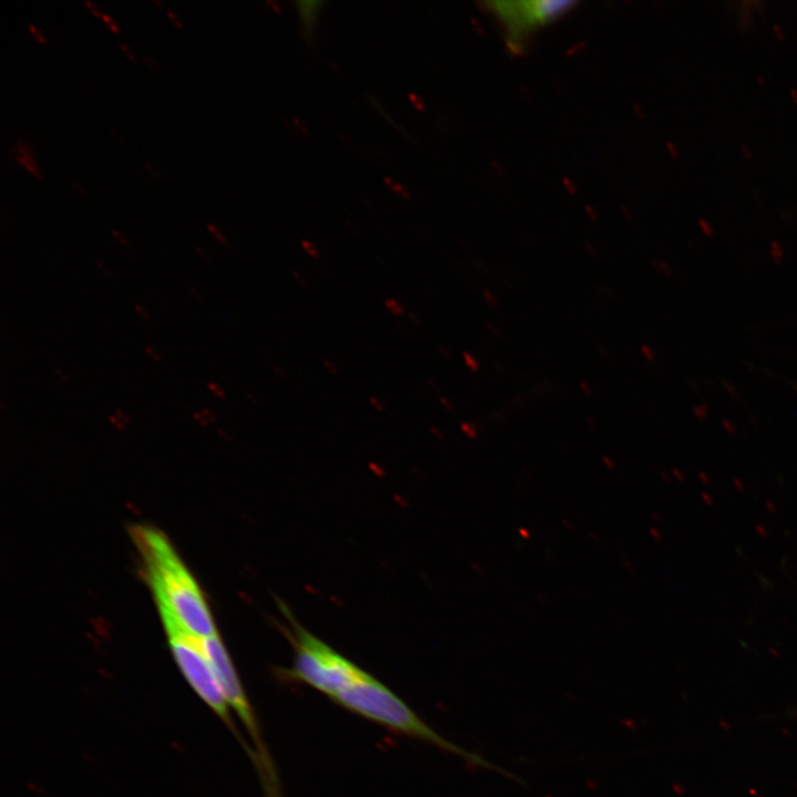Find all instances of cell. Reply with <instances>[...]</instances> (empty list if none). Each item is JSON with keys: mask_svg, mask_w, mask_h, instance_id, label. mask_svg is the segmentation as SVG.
<instances>
[{"mask_svg": "<svg viewBox=\"0 0 797 797\" xmlns=\"http://www.w3.org/2000/svg\"><path fill=\"white\" fill-rule=\"evenodd\" d=\"M132 535L163 624L177 627L197 638L216 634L213 618L198 584L166 536L143 525L133 527Z\"/></svg>", "mask_w": 797, "mask_h": 797, "instance_id": "6da1fadb", "label": "cell"}, {"mask_svg": "<svg viewBox=\"0 0 797 797\" xmlns=\"http://www.w3.org/2000/svg\"><path fill=\"white\" fill-rule=\"evenodd\" d=\"M332 701L393 731L428 742L477 766L487 767L491 770L496 769L503 775L513 777V775L497 768L480 756L467 752L442 737L423 722L393 691L366 672Z\"/></svg>", "mask_w": 797, "mask_h": 797, "instance_id": "7a4b0ae2", "label": "cell"}, {"mask_svg": "<svg viewBox=\"0 0 797 797\" xmlns=\"http://www.w3.org/2000/svg\"><path fill=\"white\" fill-rule=\"evenodd\" d=\"M294 645L293 666L286 674L331 700L349 689L365 672L299 627L296 628Z\"/></svg>", "mask_w": 797, "mask_h": 797, "instance_id": "3957f363", "label": "cell"}, {"mask_svg": "<svg viewBox=\"0 0 797 797\" xmlns=\"http://www.w3.org/2000/svg\"><path fill=\"white\" fill-rule=\"evenodd\" d=\"M170 650L187 682L200 698L230 727L228 703L201 646V639L174 625H164Z\"/></svg>", "mask_w": 797, "mask_h": 797, "instance_id": "277c9868", "label": "cell"}, {"mask_svg": "<svg viewBox=\"0 0 797 797\" xmlns=\"http://www.w3.org/2000/svg\"><path fill=\"white\" fill-rule=\"evenodd\" d=\"M486 7L501 22L508 37V43L515 50L536 28L548 24L569 10L577 2L558 0L532 1H491Z\"/></svg>", "mask_w": 797, "mask_h": 797, "instance_id": "5b68a950", "label": "cell"}, {"mask_svg": "<svg viewBox=\"0 0 797 797\" xmlns=\"http://www.w3.org/2000/svg\"><path fill=\"white\" fill-rule=\"evenodd\" d=\"M201 646L222 690L229 706L238 714L260 753L265 746L260 739L256 718L246 697L229 655L218 634L201 639Z\"/></svg>", "mask_w": 797, "mask_h": 797, "instance_id": "8992f818", "label": "cell"}, {"mask_svg": "<svg viewBox=\"0 0 797 797\" xmlns=\"http://www.w3.org/2000/svg\"><path fill=\"white\" fill-rule=\"evenodd\" d=\"M9 153L10 157L14 158L18 164L28 169L37 178L41 179V174L34 164L33 152L25 142L20 139L15 145L10 147Z\"/></svg>", "mask_w": 797, "mask_h": 797, "instance_id": "52a82bcc", "label": "cell"}, {"mask_svg": "<svg viewBox=\"0 0 797 797\" xmlns=\"http://www.w3.org/2000/svg\"><path fill=\"white\" fill-rule=\"evenodd\" d=\"M192 417L196 423L204 427L216 423L218 420L217 414L210 407H200L198 411L192 413Z\"/></svg>", "mask_w": 797, "mask_h": 797, "instance_id": "ba28073f", "label": "cell"}, {"mask_svg": "<svg viewBox=\"0 0 797 797\" xmlns=\"http://www.w3.org/2000/svg\"><path fill=\"white\" fill-rule=\"evenodd\" d=\"M384 308L395 317H402L406 310L403 303L393 298H387L383 301Z\"/></svg>", "mask_w": 797, "mask_h": 797, "instance_id": "9c48e42d", "label": "cell"}, {"mask_svg": "<svg viewBox=\"0 0 797 797\" xmlns=\"http://www.w3.org/2000/svg\"><path fill=\"white\" fill-rule=\"evenodd\" d=\"M207 230L211 236L215 237V239L221 244L225 248L230 249L231 244L227 239V237L224 235V232L220 230L218 226H216L214 222H207L206 225Z\"/></svg>", "mask_w": 797, "mask_h": 797, "instance_id": "30bf717a", "label": "cell"}, {"mask_svg": "<svg viewBox=\"0 0 797 797\" xmlns=\"http://www.w3.org/2000/svg\"><path fill=\"white\" fill-rule=\"evenodd\" d=\"M207 390L219 400H224L227 397L226 390L215 381L207 382Z\"/></svg>", "mask_w": 797, "mask_h": 797, "instance_id": "8fae6325", "label": "cell"}, {"mask_svg": "<svg viewBox=\"0 0 797 797\" xmlns=\"http://www.w3.org/2000/svg\"><path fill=\"white\" fill-rule=\"evenodd\" d=\"M301 246L310 257L318 258L320 256L318 247L312 241L303 239Z\"/></svg>", "mask_w": 797, "mask_h": 797, "instance_id": "7c38bea8", "label": "cell"}, {"mask_svg": "<svg viewBox=\"0 0 797 797\" xmlns=\"http://www.w3.org/2000/svg\"><path fill=\"white\" fill-rule=\"evenodd\" d=\"M144 352H145V354H147L155 363H161V362H162V354H161V352H159L156 348H154L153 345L146 344V345L144 346Z\"/></svg>", "mask_w": 797, "mask_h": 797, "instance_id": "4fadbf2b", "label": "cell"}, {"mask_svg": "<svg viewBox=\"0 0 797 797\" xmlns=\"http://www.w3.org/2000/svg\"><path fill=\"white\" fill-rule=\"evenodd\" d=\"M133 309L144 321H152L153 317L151 312L143 304L134 303Z\"/></svg>", "mask_w": 797, "mask_h": 797, "instance_id": "5bb4252c", "label": "cell"}, {"mask_svg": "<svg viewBox=\"0 0 797 797\" xmlns=\"http://www.w3.org/2000/svg\"><path fill=\"white\" fill-rule=\"evenodd\" d=\"M114 415L122 420L126 425H130L133 421V415L128 411L118 406L114 408Z\"/></svg>", "mask_w": 797, "mask_h": 797, "instance_id": "9a60e30c", "label": "cell"}, {"mask_svg": "<svg viewBox=\"0 0 797 797\" xmlns=\"http://www.w3.org/2000/svg\"><path fill=\"white\" fill-rule=\"evenodd\" d=\"M693 413L697 418H705L708 415V404L706 402L700 403L694 406Z\"/></svg>", "mask_w": 797, "mask_h": 797, "instance_id": "2e32d148", "label": "cell"}, {"mask_svg": "<svg viewBox=\"0 0 797 797\" xmlns=\"http://www.w3.org/2000/svg\"><path fill=\"white\" fill-rule=\"evenodd\" d=\"M28 30L31 32V34L34 37V39L40 43H46V39L44 34L39 30L37 27H34L32 23H27Z\"/></svg>", "mask_w": 797, "mask_h": 797, "instance_id": "e0dca14e", "label": "cell"}, {"mask_svg": "<svg viewBox=\"0 0 797 797\" xmlns=\"http://www.w3.org/2000/svg\"><path fill=\"white\" fill-rule=\"evenodd\" d=\"M322 365H323L324 369H325L327 371H329L331 374H338V373L340 372V366L338 365V363H335V362H334L333 360H331V359H323V360H322Z\"/></svg>", "mask_w": 797, "mask_h": 797, "instance_id": "ac0fdd59", "label": "cell"}, {"mask_svg": "<svg viewBox=\"0 0 797 797\" xmlns=\"http://www.w3.org/2000/svg\"><path fill=\"white\" fill-rule=\"evenodd\" d=\"M369 402L372 405V407L377 412H384L386 410V405L384 401L376 396H370Z\"/></svg>", "mask_w": 797, "mask_h": 797, "instance_id": "d6986e66", "label": "cell"}, {"mask_svg": "<svg viewBox=\"0 0 797 797\" xmlns=\"http://www.w3.org/2000/svg\"><path fill=\"white\" fill-rule=\"evenodd\" d=\"M107 420H108V422L112 423V424L115 426V428L118 429V431H124V429L126 428V426H127L122 420H120V418H118L116 415H114V414H110V415L107 416Z\"/></svg>", "mask_w": 797, "mask_h": 797, "instance_id": "ffe728a7", "label": "cell"}, {"mask_svg": "<svg viewBox=\"0 0 797 797\" xmlns=\"http://www.w3.org/2000/svg\"><path fill=\"white\" fill-rule=\"evenodd\" d=\"M292 277L297 283H299L301 287H308L309 281L308 278L300 271L294 270L292 272Z\"/></svg>", "mask_w": 797, "mask_h": 797, "instance_id": "44dd1931", "label": "cell"}, {"mask_svg": "<svg viewBox=\"0 0 797 797\" xmlns=\"http://www.w3.org/2000/svg\"><path fill=\"white\" fill-rule=\"evenodd\" d=\"M112 236L118 241L122 247H128V240L126 237L116 229H111Z\"/></svg>", "mask_w": 797, "mask_h": 797, "instance_id": "7402d4cb", "label": "cell"}, {"mask_svg": "<svg viewBox=\"0 0 797 797\" xmlns=\"http://www.w3.org/2000/svg\"><path fill=\"white\" fill-rule=\"evenodd\" d=\"M463 356H464V361H465L466 365H467L472 371H476V370L478 369V363L476 362V360H475L469 353L464 352V355H463Z\"/></svg>", "mask_w": 797, "mask_h": 797, "instance_id": "603a6c76", "label": "cell"}, {"mask_svg": "<svg viewBox=\"0 0 797 797\" xmlns=\"http://www.w3.org/2000/svg\"><path fill=\"white\" fill-rule=\"evenodd\" d=\"M117 44H118L120 49L122 50V52L125 54V56H126L128 60H131V61H135V60H136L135 54L133 53V51H132L125 43L118 41Z\"/></svg>", "mask_w": 797, "mask_h": 797, "instance_id": "cb8c5ba5", "label": "cell"}, {"mask_svg": "<svg viewBox=\"0 0 797 797\" xmlns=\"http://www.w3.org/2000/svg\"><path fill=\"white\" fill-rule=\"evenodd\" d=\"M722 385L729 395L735 397L738 396L736 387L728 380H723Z\"/></svg>", "mask_w": 797, "mask_h": 797, "instance_id": "d4e9b609", "label": "cell"}, {"mask_svg": "<svg viewBox=\"0 0 797 797\" xmlns=\"http://www.w3.org/2000/svg\"><path fill=\"white\" fill-rule=\"evenodd\" d=\"M53 373H54L55 376L59 377V381H61V382H63V383H69V382H70V375H69L65 371H63L62 369H60V368H54Z\"/></svg>", "mask_w": 797, "mask_h": 797, "instance_id": "484cf974", "label": "cell"}, {"mask_svg": "<svg viewBox=\"0 0 797 797\" xmlns=\"http://www.w3.org/2000/svg\"><path fill=\"white\" fill-rule=\"evenodd\" d=\"M84 4L86 6V8L89 9V11H90L94 17L101 18L102 12H100V9L97 8V6H96L95 3H93V2H91V1H89V0H84Z\"/></svg>", "mask_w": 797, "mask_h": 797, "instance_id": "4316f807", "label": "cell"}, {"mask_svg": "<svg viewBox=\"0 0 797 797\" xmlns=\"http://www.w3.org/2000/svg\"><path fill=\"white\" fill-rule=\"evenodd\" d=\"M188 290H189L190 294H192L193 297H195V299H196L197 301H200V302H201V301L205 299L203 292H201L195 284H190V286L188 287Z\"/></svg>", "mask_w": 797, "mask_h": 797, "instance_id": "83f0119b", "label": "cell"}, {"mask_svg": "<svg viewBox=\"0 0 797 797\" xmlns=\"http://www.w3.org/2000/svg\"><path fill=\"white\" fill-rule=\"evenodd\" d=\"M143 61L152 70L157 71V72L161 71V66L156 63V61L153 58L143 55Z\"/></svg>", "mask_w": 797, "mask_h": 797, "instance_id": "f1b7e54d", "label": "cell"}, {"mask_svg": "<svg viewBox=\"0 0 797 797\" xmlns=\"http://www.w3.org/2000/svg\"><path fill=\"white\" fill-rule=\"evenodd\" d=\"M166 14L169 17V19L172 20V22L174 23V25H175L177 29H183V23H182V21L179 20L178 15H176V14H175L172 10H169V9L166 10Z\"/></svg>", "mask_w": 797, "mask_h": 797, "instance_id": "f546056e", "label": "cell"}, {"mask_svg": "<svg viewBox=\"0 0 797 797\" xmlns=\"http://www.w3.org/2000/svg\"><path fill=\"white\" fill-rule=\"evenodd\" d=\"M95 265L108 279L113 278L111 270L100 259H95Z\"/></svg>", "mask_w": 797, "mask_h": 797, "instance_id": "4dcf8cb0", "label": "cell"}, {"mask_svg": "<svg viewBox=\"0 0 797 797\" xmlns=\"http://www.w3.org/2000/svg\"><path fill=\"white\" fill-rule=\"evenodd\" d=\"M271 370H272V372L275 373V375H276L277 377H279V379H286V377H287V373H286V371H284L281 366H279V365H277V364H272V365H271Z\"/></svg>", "mask_w": 797, "mask_h": 797, "instance_id": "1f68e13d", "label": "cell"}, {"mask_svg": "<svg viewBox=\"0 0 797 797\" xmlns=\"http://www.w3.org/2000/svg\"><path fill=\"white\" fill-rule=\"evenodd\" d=\"M195 251L204 261H206V262L210 261V257L204 248L196 246Z\"/></svg>", "mask_w": 797, "mask_h": 797, "instance_id": "d6a6232c", "label": "cell"}, {"mask_svg": "<svg viewBox=\"0 0 797 797\" xmlns=\"http://www.w3.org/2000/svg\"><path fill=\"white\" fill-rule=\"evenodd\" d=\"M144 166H145L146 170H147L148 173H151L154 178H158V176H161L159 173H158V170L155 169V166H154L152 163H149V162H144Z\"/></svg>", "mask_w": 797, "mask_h": 797, "instance_id": "836d02e7", "label": "cell"}, {"mask_svg": "<svg viewBox=\"0 0 797 797\" xmlns=\"http://www.w3.org/2000/svg\"><path fill=\"white\" fill-rule=\"evenodd\" d=\"M71 185L81 196H86V192L83 189L82 185L77 180L71 179Z\"/></svg>", "mask_w": 797, "mask_h": 797, "instance_id": "e575fe53", "label": "cell"}, {"mask_svg": "<svg viewBox=\"0 0 797 797\" xmlns=\"http://www.w3.org/2000/svg\"><path fill=\"white\" fill-rule=\"evenodd\" d=\"M439 402H441L442 405H443L446 410H448V411H452V410L454 408L453 403H452L447 397H445V396H441V397H439Z\"/></svg>", "mask_w": 797, "mask_h": 797, "instance_id": "d590c367", "label": "cell"}, {"mask_svg": "<svg viewBox=\"0 0 797 797\" xmlns=\"http://www.w3.org/2000/svg\"><path fill=\"white\" fill-rule=\"evenodd\" d=\"M642 351H643V353H644V356H645L648 360H651V359L654 358V355H653V353L651 352V349H650L649 346H643V348H642Z\"/></svg>", "mask_w": 797, "mask_h": 797, "instance_id": "8d00e7d4", "label": "cell"}, {"mask_svg": "<svg viewBox=\"0 0 797 797\" xmlns=\"http://www.w3.org/2000/svg\"><path fill=\"white\" fill-rule=\"evenodd\" d=\"M408 318L414 324H417V325L421 324V320L415 313L408 312Z\"/></svg>", "mask_w": 797, "mask_h": 797, "instance_id": "74e56055", "label": "cell"}, {"mask_svg": "<svg viewBox=\"0 0 797 797\" xmlns=\"http://www.w3.org/2000/svg\"><path fill=\"white\" fill-rule=\"evenodd\" d=\"M245 397H246L248 401H250L251 403H257V402H258L257 396H256L255 394H252L251 392H246V393H245Z\"/></svg>", "mask_w": 797, "mask_h": 797, "instance_id": "f35d334b", "label": "cell"}, {"mask_svg": "<svg viewBox=\"0 0 797 797\" xmlns=\"http://www.w3.org/2000/svg\"><path fill=\"white\" fill-rule=\"evenodd\" d=\"M106 27H107L111 31H113L114 33H118V31H120L118 25L116 24L115 21L112 22V23L106 24Z\"/></svg>", "mask_w": 797, "mask_h": 797, "instance_id": "ab89813d", "label": "cell"}, {"mask_svg": "<svg viewBox=\"0 0 797 797\" xmlns=\"http://www.w3.org/2000/svg\"><path fill=\"white\" fill-rule=\"evenodd\" d=\"M108 130H110L111 134L117 138V141H123V138L118 135V132L115 128L110 126Z\"/></svg>", "mask_w": 797, "mask_h": 797, "instance_id": "60d3db41", "label": "cell"}, {"mask_svg": "<svg viewBox=\"0 0 797 797\" xmlns=\"http://www.w3.org/2000/svg\"><path fill=\"white\" fill-rule=\"evenodd\" d=\"M154 3H156L157 6H162V2L157 0H154Z\"/></svg>", "mask_w": 797, "mask_h": 797, "instance_id": "b9f144b4", "label": "cell"}]
</instances>
